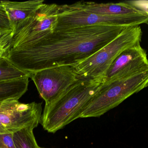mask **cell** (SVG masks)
I'll return each instance as SVG.
<instances>
[{
	"instance_id": "cell-1",
	"label": "cell",
	"mask_w": 148,
	"mask_h": 148,
	"mask_svg": "<svg viewBox=\"0 0 148 148\" xmlns=\"http://www.w3.org/2000/svg\"><path fill=\"white\" fill-rule=\"evenodd\" d=\"M129 27L98 25L55 29L35 37L5 56L27 74L63 65H73L91 56Z\"/></svg>"
},
{
	"instance_id": "cell-2",
	"label": "cell",
	"mask_w": 148,
	"mask_h": 148,
	"mask_svg": "<svg viewBox=\"0 0 148 148\" xmlns=\"http://www.w3.org/2000/svg\"><path fill=\"white\" fill-rule=\"evenodd\" d=\"M104 78L82 79L53 101L45 105L40 123L44 130L54 134L80 118L95 94L105 83Z\"/></svg>"
},
{
	"instance_id": "cell-3",
	"label": "cell",
	"mask_w": 148,
	"mask_h": 148,
	"mask_svg": "<svg viewBox=\"0 0 148 148\" xmlns=\"http://www.w3.org/2000/svg\"><path fill=\"white\" fill-rule=\"evenodd\" d=\"M147 87L148 69L126 78L105 83L92 97L80 118L100 117Z\"/></svg>"
},
{
	"instance_id": "cell-4",
	"label": "cell",
	"mask_w": 148,
	"mask_h": 148,
	"mask_svg": "<svg viewBox=\"0 0 148 148\" xmlns=\"http://www.w3.org/2000/svg\"><path fill=\"white\" fill-rule=\"evenodd\" d=\"M142 34L140 26L127 28L99 51L72 66L80 78H104L112 63L122 51L140 43Z\"/></svg>"
},
{
	"instance_id": "cell-5",
	"label": "cell",
	"mask_w": 148,
	"mask_h": 148,
	"mask_svg": "<svg viewBox=\"0 0 148 148\" xmlns=\"http://www.w3.org/2000/svg\"><path fill=\"white\" fill-rule=\"evenodd\" d=\"M143 23H148V16L146 13L116 16L102 15L77 8L71 4H63L60 5L58 21L55 29L98 25L131 27Z\"/></svg>"
},
{
	"instance_id": "cell-6",
	"label": "cell",
	"mask_w": 148,
	"mask_h": 148,
	"mask_svg": "<svg viewBox=\"0 0 148 148\" xmlns=\"http://www.w3.org/2000/svg\"><path fill=\"white\" fill-rule=\"evenodd\" d=\"M29 74L45 105L52 102L80 79L71 65L46 69Z\"/></svg>"
},
{
	"instance_id": "cell-7",
	"label": "cell",
	"mask_w": 148,
	"mask_h": 148,
	"mask_svg": "<svg viewBox=\"0 0 148 148\" xmlns=\"http://www.w3.org/2000/svg\"><path fill=\"white\" fill-rule=\"evenodd\" d=\"M42 113V103H21L12 99L0 102V126L9 133L23 129H34L40 123Z\"/></svg>"
},
{
	"instance_id": "cell-8",
	"label": "cell",
	"mask_w": 148,
	"mask_h": 148,
	"mask_svg": "<svg viewBox=\"0 0 148 148\" xmlns=\"http://www.w3.org/2000/svg\"><path fill=\"white\" fill-rule=\"evenodd\" d=\"M59 9L60 5L56 3H44L13 32L7 51L21 47L43 32L54 30Z\"/></svg>"
},
{
	"instance_id": "cell-9",
	"label": "cell",
	"mask_w": 148,
	"mask_h": 148,
	"mask_svg": "<svg viewBox=\"0 0 148 148\" xmlns=\"http://www.w3.org/2000/svg\"><path fill=\"white\" fill-rule=\"evenodd\" d=\"M148 69L146 51L140 43L126 49L115 59L105 74V83L126 78Z\"/></svg>"
},
{
	"instance_id": "cell-10",
	"label": "cell",
	"mask_w": 148,
	"mask_h": 148,
	"mask_svg": "<svg viewBox=\"0 0 148 148\" xmlns=\"http://www.w3.org/2000/svg\"><path fill=\"white\" fill-rule=\"evenodd\" d=\"M71 5L77 8L102 15L116 16L140 14L145 13L126 1L108 3L79 1Z\"/></svg>"
},
{
	"instance_id": "cell-11",
	"label": "cell",
	"mask_w": 148,
	"mask_h": 148,
	"mask_svg": "<svg viewBox=\"0 0 148 148\" xmlns=\"http://www.w3.org/2000/svg\"><path fill=\"white\" fill-rule=\"evenodd\" d=\"M0 2L7 12L13 33L23 22L34 14L44 4V1L33 0L16 2L2 1Z\"/></svg>"
},
{
	"instance_id": "cell-12",
	"label": "cell",
	"mask_w": 148,
	"mask_h": 148,
	"mask_svg": "<svg viewBox=\"0 0 148 148\" xmlns=\"http://www.w3.org/2000/svg\"><path fill=\"white\" fill-rule=\"evenodd\" d=\"M29 77L9 81L0 82V102L19 100L28 90Z\"/></svg>"
},
{
	"instance_id": "cell-13",
	"label": "cell",
	"mask_w": 148,
	"mask_h": 148,
	"mask_svg": "<svg viewBox=\"0 0 148 148\" xmlns=\"http://www.w3.org/2000/svg\"><path fill=\"white\" fill-rule=\"evenodd\" d=\"M29 77V74L14 65L5 56L0 57V82L9 81Z\"/></svg>"
},
{
	"instance_id": "cell-14",
	"label": "cell",
	"mask_w": 148,
	"mask_h": 148,
	"mask_svg": "<svg viewBox=\"0 0 148 148\" xmlns=\"http://www.w3.org/2000/svg\"><path fill=\"white\" fill-rule=\"evenodd\" d=\"M31 128H24L13 134L16 148H39Z\"/></svg>"
},
{
	"instance_id": "cell-15",
	"label": "cell",
	"mask_w": 148,
	"mask_h": 148,
	"mask_svg": "<svg viewBox=\"0 0 148 148\" xmlns=\"http://www.w3.org/2000/svg\"><path fill=\"white\" fill-rule=\"evenodd\" d=\"M0 29L13 31L7 12L0 2Z\"/></svg>"
},
{
	"instance_id": "cell-16",
	"label": "cell",
	"mask_w": 148,
	"mask_h": 148,
	"mask_svg": "<svg viewBox=\"0 0 148 148\" xmlns=\"http://www.w3.org/2000/svg\"><path fill=\"white\" fill-rule=\"evenodd\" d=\"M0 148H16L13 139V134H0Z\"/></svg>"
},
{
	"instance_id": "cell-17",
	"label": "cell",
	"mask_w": 148,
	"mask_h": 148,
	"mask_svg": "<svg viewBox=\"0 0 148 148\" xmlns=\"http://www.w3.org/2000/svg\"><path fill=\"white\" fill-rule=\"evenodd\" d=\"M126 2L144 11L148 16V1H131Z\"/></svg>"
},
{
	"instance_id": "cell-18",
	"label": "cell",
	"mask_w": 148,
	"mask_h": 148,
	"mask_svg": "<svg viewBox=\"0 0 148 148\" xmlns=\"http://www.w3.org/2000/svg\"><path fill=\"white\" fill-rule=\"evenodd\" d=\"M8 48V44L0 43V57L5 56Z\"/></svg>"
},
{
	"instance_id": "cell-19",
	"label": "cell",
	"mask_w": 148,
	"mask_h": 148,
	"mask_svg": "<svg viewBox=\"0 0 148 148\" xmlns=\"http://www.w3.org/2000/svg\"><path fill=\"white\" fill-rule=\"evenodd\" d=\"M39 148H45L44 147H39Z\"/></svg>"
}]
</instances>
